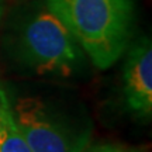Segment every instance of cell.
I'll return each instance as SVG.
<instances>
[{"label":"cell","instance_id":"6da1fadb","mask_svg":"<svg viewBox=\"0 0 152 152\" xmlns=\"http://www.w3.org/2000/svg\"><path fill=\"white\" fill-rule=\"evenodd\" d=\"M45 1L96 68L107 69L124 54L132 30V0Z\"/></svg>","mask_w":152,"mask_h":152},{"label":"cell","instance_id":"7a4b0ae2","mask_svg":"<svg viewBox=\"0 0 152 152\" xmlns=\"http://www.w3.org/2000/svg\"><path fill=\"white\" fill-rule=\"evenodd\" d=\"M23 62L38 73L69 75L80 61V47L49 9L26 23L18 39Z\"/></svg>","mask_w":152,"mask_h":152},{"label":"cell","instance_id":"3957f363","mask_svg":"<svg viewBox=\"0 0 152 152\" xmlns=\"http://www.w3.org/2000/svg\"><path fill=\"white\" fill-rule=\"evenodd\" d=\"M11 107L17 127L33 152H83L90 145L89 127L68 121L38 99H20Z\"/></svg>","mask_w":152,"mask_h":152},{"label":"cell","instance_id":"277c9868","mask_svg":"<svg viewBox=\"0 0 152 152\" xmlns=\"http://www.w3.org/2000/svg\"><path fill=\"white\" fill-rule=\"evenodd\" d=\"M124 99L137 118H151L152 47L149 38L140 39L128 51L124 66Z\"/></svg>","mask_w":152,"mask_h":152},{"label":"cell","instance_id":"5b68a950","mask_svg":"<svg viewBox=\"0 0 152 152\" xmlns=\"http://www.w3.org/2000/svg\"><path fill=\"white\" fill-rule=\"evenodd\" d=\"M0 152H33L23 138L13 115L7 93L0 86Z\"/></svg>","mask_w":152,"mask_h":152},{"label":"cell","instance_id":"8992f818","mask_svg":"<svg viewBox=\"0 0 152 152\" xmlns=\"http://www.w3.org/2000/svg\"><path fill=\"white\" fill-rule=\"evenodd\" d=\"M83 152H144V151L142 149H137V148L117 145V144H99V145H93V147L89 145Z\"/></svg>","mask_w":152,"mask_h":152}]
</instances>
